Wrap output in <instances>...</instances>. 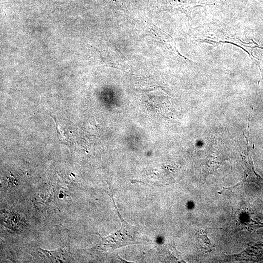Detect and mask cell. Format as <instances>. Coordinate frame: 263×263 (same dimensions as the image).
<instances>
[{
    "label": "cell",
    "instance_id": "obj_4",
    "mask_svg": "<svg viewBox=\"0 0 263 263\" xmlns=\"http://www.w3.org/2000/svg\"><path fill=\"white\" fill-rule=\"evenodd\" d=\"M197 235L198 239L201 245V250L203 252L208 253L214 250L215 247L210 242L206 232L202 230L201 232H198Z\"/></svg>",
    "mask_w": 263,
    "mask_h": 263
},
{
    "label": "cell",
    "instance_id": "obj_2",
    "mask_svg": "<svg viewBox=\"0 0 263 263\" xmlns=\"http://www.w3.org/2000/svg\"><path fill=\"white\" fill-rule=\"evenodd\" d=\"M244 135L246 139V144L247 149V152L246 155L240 154L241 157V166L244 172V178L242 181L234 186L226 188L223 187L222 191L218 192L219 194H221L225 189H231L245 182H254L259 186H261L263 184V179L255 172L254 169L252 155L250 152V148L248 145V139L244 134Z\"/></svg>",
    "mask_w": 263,
    "mask_h": 263
},
{
    "label": "cell",
    "instance_id": "obj_3",
    "mask_svg": "<svg viewBox=\"0 0 263 263\" xmlns=\"http://www.w3.org/2000/svg\"><path fill=\"white\" fill-rule=\"evenodd\" d=\"M38 255L46 263H68L72 260L69 246L65 245L55 250L37 249Z\"/></svg>",
    "mask_w": 263,
    "mask_h": 263
},
{
    "label": "cell",
    "instance_id": "obj_1",
    "mask_svg": "<svg viewBox=\"0 0 263 263\" xmlns=\"http://www.w3.org/2000/svg\"><path fill=\"white\" fill-rule=\"evenodd\" d=\"M115 206L121 222V228L113 234L104 237L98 234L101 238V241L97 246L98 248L102 251L109 252L124 246L147 241L141 237L138 227L127 223L118 212L116 206Z\"/></svg>",
    "mask_w": 263,
    "mask_h": 263
}]
</instances>
